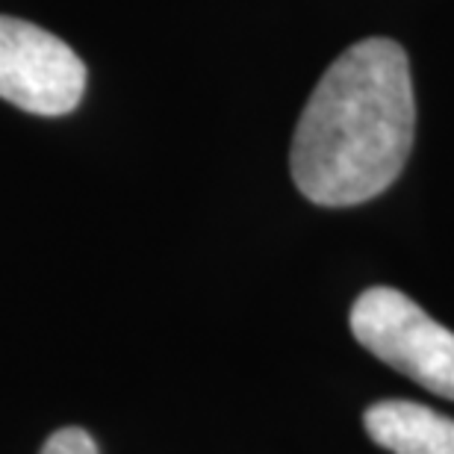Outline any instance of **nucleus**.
I'll use <instances>...</instances> for the list:
<instances>
[{
    "mask_svg": "<svg viewBox=\"0 0 454 454\" xmlns=\"http://www.w3.org/2000/svg\"><path fill=\"white\" fill-rule=\"evenodd\" d=\"M416 133L411 62L393 39H363L331 62L298 118L289 168L307 201L354 207L387 192Z\"/></svg>",
    "mask_w": 454,
    "mask_h": 454,
    "instance_id": "obj_1",
    "label": "nucleus"
},
{
    "mask_svg": "<svg viewBox=\"0 0 454 454\" xmlns=\"http://www.w3.org/2000/svg\"><path fill=\"white\" fill-rule=\"evenodd\" d=\"M351 333L378 360L454 402V333L413 298L393 286L366 289L351 307Z\"/></svg>",
    "mask_w": 454,
    "mask_h": 454,
    "instance_id": "obj_2",
    "label": "nucleus"
},
{
    "mask_svg": "<svg viewBox=\"0 0 454 454\" xmlns=\"http://www.w3.org/2000/svg\"><path fill=\"white\" fill-rule=\"evenodd\" d=\"M86 92V66L59 35L0 15V98L33 115H68Z\"/></svg>",
    "mask_w": 454,
    "mask_h": 454,
    "instance_id": "obj_3",
    "label": "nucleus"
},
{
    "mask_svg": "<svg viewBox=\"0 0 454 454\" xmlns=\"http://www.w3.org/2000/svg\"><path fill=\"white\" fill-rule=\"evenodd\" d=\"M369 437L393 454H454V419L416 402H378L363 413Z\"/></svg>",
    "mask_w": 454,
    "mask_h": 454,
    "instance_id": "obj_4",
    "label": "nucleus"
},
{
    "mask_svg": "<svg viewBox=\"0 0 454 454\" xmlns=\"http://www.w3.org/2000/svg\"><path fill=\"white\" fill-rule=\"evenodd\" d=\"M42 454H98V446L83 428H59L42 446Z\"/></svg>",
    "mask_w": 454,
    "mask_h": 454,
    "instance_id": "obj_5",
    "label": "nucleus"
}]
</instances>
